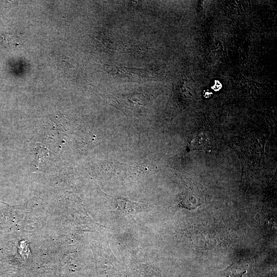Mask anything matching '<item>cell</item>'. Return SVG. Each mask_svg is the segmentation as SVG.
I'll return each mask as SVG.
<instances>
[{
	"label": "cell",
	"instance_id": "1",
	"mask_svg": "<svg viewBox=\"0 0 277 277\" xmlns=\"http://www.w3.org/2000/svg\"><path fill=\"white\" fill-rule=\"evenodd\" d=\"M107 69H108L107 71L112 75L118 78L125 79L126 81L143 82L152 80V69H141L111 66H108Z\"/></svg>",
	"mask_w": 277,
	"mask_h": 277
},
{
	"label": "cell",
	"instance_id": "2",
	"mask_svg": "<svg viewBox=\"0 0 277 277\" xmlns=\"http://www.w3.org/2000/svg\"><path fill=\"white\" fill-rule=\"evenodd\" d=\"M204 202L201 190L197 185L190 186L182 194L180 205L189 210H193L200 206Z\"/></svg>",
	"mask_w": 277,
	"mask_h": 277
},
{
	"label": "cell",
	"instance_id": "4",
	"mask_svg": "<svg viewBox=\"0 0 277 277\" xmlns=\"http://www.w3.org/2000/svg\"><path fill=\"white\" fill-rule=\"evenodd\" d=\"M3 40L6 44L14 46L18 45L19 42L18 37L14 34H5L3 36Z\"/></svg>",
	"mask_w": 277,
	"mask_h": 277
},
{
	"label": "cell",
	"instance_id": "3",
	"mask_svg": "<svg viewBox=\"0 0 277 277\" xmlns=\"http://www.w3.org/2000/svg\"><path fill=\"white\" fill-rule=\"evenodd\" d=\"M246 272L238 264H232L224 271L225 277H242Z\"/></svg>",
	"mask_w": 277,
	"mask_h": 277
}]
</instances>
